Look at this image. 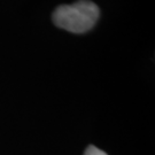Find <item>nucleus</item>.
<instances>
[{
  "instance_id": "nucleus-1",
  "label": "nucleus",
  "mask_w": 155,
  "mask_h": 155,
  "mask_svg": "<svg viewBox=\"0 0 155 155\" xmlns=\"http://www.w3.org/2000/svg\"><path fill=\"white\" fill-rule=\"evenodd\" d=\"M99 7L90 0H79L72 5H61L53 13L58 28L72 33H84L94 27L99 17Z\"/></svg>"
},
{
  "instance_id": "nucleus-2",
  "label": "nucleus",
  "mask_w": 155,
  "mask_h": 155,
  "mask_svg": "<svg viewBox=\"0 0 155 155\" xmlns=\"http://www.w3.org/2000/svg\"><path fill=\"white\" fill-rule=\"evenodd\" d=\"M84 155H107L105 152L100 150L99 148L94 147V146H90L87 150H85V154Z\"/></svg>"
}]
</instances>
